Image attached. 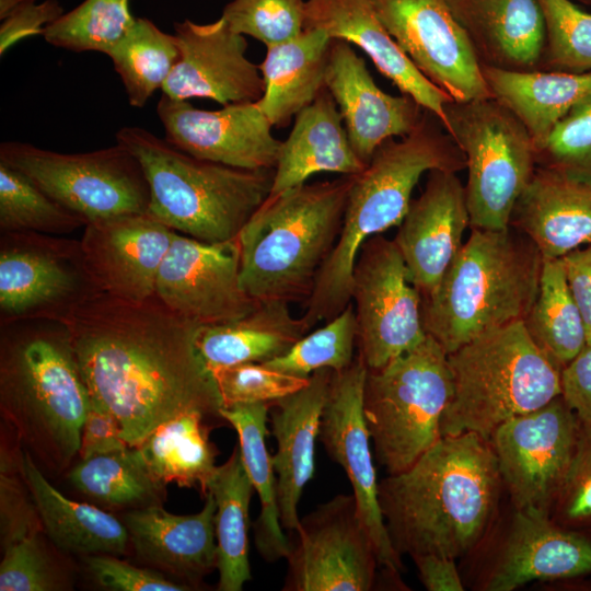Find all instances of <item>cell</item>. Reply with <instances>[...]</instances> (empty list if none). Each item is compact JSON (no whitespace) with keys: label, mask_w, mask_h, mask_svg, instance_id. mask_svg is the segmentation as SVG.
<instances>
[{"label":"cell","mask_w":591,"mask_h":591,"mask_svg":"<svg viewBox=\"0 0 591 591\" xmlns=\"http://www.w3.org/2000/svg\"><path fill=\"white\" fill-rule=\"evenodd\" d=\"M304 3L305 0H230L221 18L233 32L269 47L304 31Z\"/></svg>","instance_id":"cell-47"},{"label":"cell","mask_w":591,"mask_h":591,"mask_svg":"<svg viewBox=\"0 0 591 591\" xmlns=\"http://www.w3.org/2000/svg\"><path fill=\"white\" fill-rule=\"evenodd\" d=\"M502 486L489 440L475 432L442 436L410 467L379 482L394 549L410 558L472 552L489 531Z\"/></svg>","instance_id":"cell-2"},{"label":"cell","mask_w":591,"mask_h":591,"mask_svg":"<svg viewBox=\"0 0 591 591\" xmlns=\"http://www.w3.org/2000/svg\"><path fill=\"white\" fill-rule=\"evenodd\" d=\"M69 479L81 494L113 509L161 505L165 489L147 471L134 447L80 460Z\"/></svg>","instance_id":"cell-39"},{"label":"cell","mask_w":591,"mask_h":591,"mask_svg":"<svg viewBox=\"0 0 591 591\" xmlns=\"http://www.w3.org/2000/svg\"><path fill=\"white\" fill-rule=\"evenodd\" d=\"M536 166L591 183V96L571 108L535 148Z\"/></svg>","instance_id":"cell-46"},{"label":"cell","mask_w":591,"mask_h":591,"mask_svg":"<svg viewBox=\"0 0 591 591\" xmlns=\"http://www.w3.org/2000/svg\"><path fill=\"white\" fill-rule=\"evenodd\" d=\"M583 4H588V5H591V0H577Z\"/></svg>","instance_id":"cell-58"},{"label":"cell","mask_w":591,"mask_h":591,"mask_svg":"<svg viewBox=\"0 0 591 591\" xmlns=\"http://www.w3.org/2000/svg\"><path fill=\"white\" fill-rule=\"evenodd\" d=\"M230 1V0H229Z\"/></svg>","instance_id":"cell-59"},{"label":"cell","mask_w":591,"mask_h":591,"mask_svg":"<svg viewBox=\"0 0 591 591\" xmlns=\"http://www.w3.org/2000/svg\"><path fill=\"white\" fill-rule=\"evenodd\" d=\"M304 30H322L332 39L357 46L403 94L443 124L452 99L426 78L382 24L372 0H305Z\"/></svg>","instance_id":"cell-26"},{"label":"cell","mask_w":591,"mask_h":591,"mask_svg":"<svg viewBox=\"0 0 591 591\" xmlns=\"http://www.w3.org/2000/svg\"><path fill=\"white\" fill-rule=\"evenodd\" d=\"M334 371L320 369L306 386L268 403L276 452L271 455L277 478L280 523L296 531L300 523L298 503L315 471V443Z\"/></svg>","instance_id":"cell-27"},{"label":"cell","mask_w":591,"mask_h":591,"mask_svg":"<svg viewBox=\"0 0 591 591\" xmlns=\"http://www.w3.org/2000/svg\"><path fill=\"white\" fill-rule=\"evenodd\" d=\"M364 167L351 147L337 104L325 88L296 115L281 144L270 195L302 185L317 173L355 175Z\"/></svg>","instance_id":"cell-30"},{"label":"cell","mask_w":591,"mask_h":591,"mask_svg":"<svg viewBox=\"0 0 591 591\" xmlns=\"http://www.w3.org/2000/svg\"><path fill=\"white\" fill-rule=\"evenodd\" d=\"M560 258L568 286L583 317L587 344H591V243Z\"/></svg>","instance_id":"cell-55"},{"label":"cell","mask_w":591,"mask_h":591,"mask_svg":"<svg viewBox=\"0 0 591 591\" xmlns=\"http://www.w3.org/2000/svg\"><path fill=\"white\" fill-rule=\"evenodd\" d=\"M100 292L80 241L37 232H3L0 241L1 325L56 321Z\"/></svg>","instance_id":"cell-12"},{"label":"cell","mask_w":591,"mask_h":591,"mask_svg":"<svg viewBox=\"0 0 591 591\" xmlns=\"http://www.w3.org/2000/svg\"><path fill=\"white\" fill-rule=\"evenodd\" d=\"M0 455L1 542L5 545L32 532L44 531L26 485L22 466V445L15 436L2 438Z\"/></svg>","instance_id":"cell-49"},{"label":"cell","mask_w":591,"mask_h":591,"mask_svg":"<svg viewBox=\"0 0 591 591\" xmlns=\"http://www.w3.org/2000/svg\"><path fill=\"white\" fill-rule=\"evenodd\" d=\"M63 14L57 0H26L18 5L0 26V55L3 56L13 45L26 37L43 34L45 27Z\"/></svg>","instance_id":"cell-52"},{"label":"cell","mask_w":591,"mask_h":591,"mask_svg":"<svg viewBox=\"0 0 591 591\" xmlns=\"http://www.w3.org/2000/svg\"><path fill=\"white\" fill-rule=\"evenodd\" d=\"M115 139L142 167L148 213L178 233L208 243L233 240L270 195L275 169L197 159L140 127H123Z\"/></svg>","instance_id":"cell-6"},{"label":"cell","mask_w":591,"mask_h":591,"mask_svg":"<svg viewBox=\"0 0 591 591\" xmlns=\"http://www.w3.org/2000/svg\"><path fill=\"white\" fill-rule=\"evenodd\" d=\"M42 532L3 545L1 591H61L72 586L70 572L48 548Z\"/></svg>","instance_id":"cell-45"},{"label":"cell","mask_w":591,"mask_h":591,"mask_svg":"<svg viewBox=\"0 0 591 591\" xmlns=\"http://www.w3.org/2000/svg\"><path fill=\"white\" fill-rule=\"evenodd\" d=\"M470 225L465 187L454 172L432 170L412 199L394 242L408 279L421 297L432 293L455 259Z\"/></svg>","instance_id":"cell-22"},{"label":"cell","mask_w":591,"mask_h":591,"mask_svg":"<svg viewBox=\"0 0 591 591\" xmlns=\"http://www.w3.org/2000/svg\"><path fill=\"white\" fill-rule=\"evenodd\" d=\"M309 332L302 317L292 315L288 302L260 301L242 317L199 326L196 348L211 371L278 358Z\"/></svg>","instance_id":"cell-32"},{"label":"cell","mask_w":591,"mask_h":591,"mask_svg":"<svg viewBox=\"0 0 591 591\" xmlns=\"http://www.w3.org/2000/svg\"><path fill=\"white\" fill-rule=\"evenodd\" d=\"M412 559L417 568L419 580L427 590H464L455 559L437 555H422Z\"/></svg>","instance_id":"cell-56"},{"label":"cell","mask_w":591,"mask_h":591,"mask_svg":"<svg viewBox=\"0 0 591 591\" xmlns=\"http://www.w3.org/2000/svg\"><path fill=\"white\" fill-rule=\"evenodd\" d=\"M164 139L197 159L244 170L276 167L282 141L257 102L232 103L216 111L163 94L157 105Z\"/></svg>","instance_id":"cell-19"},{"label":"cell","mask_w":591,"mask_h":591,"mask_svg":"<svg viewBox=\"0 0 591 591\" xmlns=\"http://www.w3.org/2000/svg\"><path fill=\"white\" fill-rule=\"evenodd\" d=\"M286 557L283 591H369L379 558L352 494L337 495L300 518Z\"/></svg>","instance_id":"cell-15"},{"label":"cell","mask_w":591,"mask_h":591,"mask_svg":"<svg viewBox=\"0 0 591 591\" xmlns=\"http://www.w3.org/2000/svg\"><path fill=\"white\" fill-rule=\"evenodd\" d=\"M452 393L442 436L475 432L489 440L503 422L561 394L560 372L529 336L523 322L487 331L448 354Z\"/></svg>","instance_id":"cell-7"},{"label":"cell","mask_w":591,"mask_h":591,"mask_svg":"<svg viewBox=\"0 0 591 591\" xmlns=\"http://www.w3.org/2000/svg\"><path fill=\"white\" fill-rule=\"evenodd\" d=\"M482 72L491 96L520 119L535 148L571 108L591 96V71H511L482 66Z\"/></svg>","instance_id":"cell-34"},{"label":"cell","mask_w":591,"mask_h":591,"mask_svg":"<svg viewBox=\"0 0 591 591\" xmlns=\"http://www.w3.org/2000/svg\"><path fill=\"white\" fill-rule=\"evenodd\" d=\"M325 88L337 104L351 147L366 165L383 142L409 134L425 112L413 97L381 90L363 58L341 39L332 40Z\"/></svg>","instance_id":"cell-23"},{"label":"cell","mask_w":591,"mask_h":591,"mask_svg":"<svg viewBox=\"0 0 591 591\" xmlns=\"http://www.w3.org/2000/svg\"><path fill=\"white\" fill-rule=\"evenodd\" d=\"M176 231L147 213L86 223L81 250L101 292L130 301L155 296L157 277Z\"/></svg>","instance_id":"cell-21"},{"label":"cell","mask_w":591,"mask_h":591,"mask_svg":"<svg viewBox=\"0 0 591 591\" xmlns=\"http://www.w3.org/2000/svg\"><path fill=\"white\" fill-rule=\"evenodd\" d=\"M56 322L69 334L91 399L116 419L129 447L183 413L223 419L212 373L196 348L200 325L157 296L130 301L100 291Z\"/></svg>","instance_id":"cell-1"},{"label":"cell","mask_w":591,"mask_h":591,"mask_svg":"<svg viewBox=\"0 0 591 591\" xmlns=\"http://www.w3.org/2000/svg\"><path fill=\"white\" fill-rule=\"evenodd\" d=\"M357 348L370 370L384 367L427 336L421 296L408 279L394 240L376 234L361 246L352 271Z\"/></svg>","instance_id":"cell-13"},{"label":"cell","mask_w":591,"mask_h":591,"mask_svg":"<svg viewBox=\"0 0 591 591\" xmlns=\"http://www.w3.org/2000/svg\"><path fill=\"white\" fill-rule=\"evenodd\" d=\"M545 42L537 70L568 73L591 71V13L570 0H538Z\"/></svg>","instance_id":"cell-44"},{"label":"cell","mask_w":591,"mask_h":591,"mask_svg":"<svg viewBox=\"0 0 591 591\" xmlns=\"http://www.w3.org/2000/svg\"><path fill=\"white\" fill-rule=\"evenodd\" d=\"M523 325L538 349L560 369L587 345L583 317L561 258L543 260L538 292Z\"/></svg>","instance_id":"cell-38"},{"label":"cell","mask_w":591,"mask_h":591,"mask_svg":"<svg viewBox=\"0 0 591 591\" xmlns=\"http://www.w3.org/2000/svg\"><path fill=\"white\" fill-rule=\"evenodd\" d=\"M332 40L322 30H304L267 47L259 65L265 88L257 104L273 127L287 126L325 89Z\"/></svg>","instance_id":"cell-33"},{"label":"cell","mask_w":591,"mask_h":591,"mask_svg":"<svg viewBox=\"0 0 591 591\" xmlns=\"http://www.w3.org/2000/svg\"><path fill=\"white\" fill-rule=\"evenodd\" d=\"M174 34L160 30L146 18L135 23L106 55L119 76L128 103L141 108L162 89L178 59Z\"/></svg>","instance_id":"cell-40"},{"label":"cell","mask_w":591,"mask_h":591,"mask_svg":"<svg viewBox=\"0 0 591 591\" xmlns=\"http://www.w3.org/2000/svg\"><path fill=\"white\" fill-rule=\"evenodd\" d=\"M357 321L352 302L326 324L305 334L288 352L263 362L274 370L309 378L313 372L328 368L341 371L355 359Z\"/></svg>","instance_id":"cell-43"},{"label":"cell","mask_w":591,"mask_h":591,"mask_svg":"<svg viewBox=\"0 0 591 591\" xmlns=\"http://www.w3.org/2000/svg\"><path fill=\"white\" fill-rule=\"evenodd\" d=\"M480 66L537 70L545 42L538 0H447Z\"/></svg>","instance_id":"cell-28"},{"label":"cell","mask_w":591,"mask_h":591,"mask_svg":"<svg viewBox=\"0 0 591 591\" xmlns=\"http://www.w3.org/2000/svg\"><path fill=\"white\" fill-rule=\"evenodd\" d=\"M356 175V174H355ZM355 175L269 195L237 235L245 292L260 301H305L340 233Z\"/></svg>","instance_id":"cell-5"},{"label":"cell","mask_w":591,"mask_h":591,"mask_svg":"<svg viewBox=\"0 0 591 591\" xmlns=\"http://www.w3.org/2000/svg\"><path fill=\"white\" fill-rule=\"evenodd\" d=\"M591 573V536L560 528L548 517L514 509L483 590L512 591L529 582Z\"/></svg>","instance_id":"cell-24"},{"label":"cell","mask_w":591,"mask_h":591,"mask_svg":"<svg viewBox=\"0 0 591 591\" xmlns=\"http://www.w3.org/2000/svg\"><path fill=\"white\" fill-rule=\"evenodd\" d=\"M220 414L237 432L244 467L259 497L260 511L253 524L256 549L267 563L286 558L290 541L280 523L277 478L271 455L266 447L268 404L222 407Z\"/></svg>","instance_id":"cell-36"},{"label":"cell","mask_w":591,"mask_h":591,"mask_svg":"<svg viewBox=\"0 0 591 591\" xmlns=\"http://www.w3.org/2000/svg\"><path fill=\"white\" fill-rule=\"evenodd\" d=\"M579 424L560 394L493 432L489 441L514 509L549 518L575 452Z\"/></svg>","instance_id":"cell-14"},{"label":"cell","mask_w":591,"mask_h":591,"mask_svg":"<svg viewBox=\"0 0 591 591\" xmlns=\"http://www.w3.org/2000/svg\"><path fill=\"white\" fill-rule=\"evenodd\" d=\"M26 0H0V20H3L10 14L18 5Z\"/></svg>","instance_id":"cell-57"},{"label":"cell","mask_w":591,"mask_h":591,"mask_svg":"<svg viewBox=\"0 0 591 591\" xmlns=\"http://www.w3.org/2000/svg\"><path fill=\"white\" fill-rule=\"evenodd\" d=\"M367 373L368 367L359 354L348 368L334 371L318 439L351 484L361 519L375 545L380 567L390 576L398 577L404 565L390 541L381 512L374 455L363 413Z\"/></svg>","instance_id":"cell-17"},{"label":"cell","mask_w":591,"mask_h":591,"mask_svg":"<svg viewBox=\"0 0 591 591\" xmlns=\"http://www.w3.org/2000/svg\"><path fill=\"white\" fill-rule=\"evenodd\" d=\"M208 491L216 501L218 590L241 591L252 579L247 534L254 487L244 467L239 445L222 465L217 466Z\"/></svg>","instance_id":"cell-37"},{"label":"cell","mask_w":591,"mask_h":591,"mask_svg":"<svg viewBox=\"0 0 591 591\" xmlns=\"http://www.w3.org/2000/svg\"><path fill=\"white\" fill-rule=\"evenodd\" d=\"M91 577L102 587L116 591H187L190 588L167 579L149 567H138L109 554L82 557Z\"/></svg>","instance_id":"cell-51"},{"label":"cell","mask_w":591,"mask_h":591,"mask_svg":"<svg viewBox=\"0 0 591 591\" xmlns=\"http://www.w3.org/2000/svg\"><path fill=\"white\" fill-rule=\"evenodd\" d=\"M128 448L116 419L91 399L81 430L80 460Z\"/></svg>","instance_id":"cell-53"},{"label":"cell","mask_w":591,"mask_h":591,"mask_svg":"<svg viewBox=\"0 0 591 591\" xmlns=\"http://www.w3.org/2000/svg\"><path fill=\"white\" fill-rule=\"evenodd\" d=\"M222 407L270 403L308 385L309 378L283 373L264 363L245 362L211 370Z\"/></svg>","instance_id":"cell-48"},{"label":"cell","mask_w":591,"mask_h":591,"mask_svg":"<svg viewBox=\"0 0 591 591\" xmlns=\"http://www.w3.org/2000/svg\"><path fill=\"white\" fill-rule=\"evenodd\" d=\"M21 466L44 532L59 549L82 557L126 553L130 538L123 520L93 505L63 496L23 447Z\"/></svg>","instance_id":"cell-31"},{"label":"cell","mask_w":591,"mask_h":591,"mask_svg":"<svg viewBox=\"0 0 591 591\" xmlns=\"http://www.w3.org/2000/svg\"><path fill=\"white\" fill-rule=\"evenodd\" d=\"M387 33L453 101L493 97L470 39L447 0H372Z\"/></svg>","instance_id":"cell-16"},{"label":"cell","mask_w":591,"mask_h":591,"mask_svg":"<svg viewBox=\"0 0 591 591\" xmlns=\"http://www.w3.org/2000/svg\"><path fill=\"white\" fill-rule=\"evenodd\" d=\"M211 420L201 412L183 413L155 428L134 447L150 475L161 485L198 488L205 497L217 466L209 440Z\"/></svg>","instance_id":"cell-35"},{"label":"cell","mask_w":591,"mask_h":591,"mask_svg":"<svg viewBox=\"0 0 591 591\" xmlns=\"http://www.w3.org/2000/svg\"><path fill=\"white\" fill-rule=\"evenodd\" d=\"M21 322L2 328L1 416L35 462L59 474L79 454L91 396L65 326Z\"/></svg>","instance_id":"cell-3"},{"label":"cell","mask_w":591,"mask_h":591,"mask_svg":"<svg viewBox=\"0 0 591 591\" xmlns=\"http://www.w3.org/2000/svg\"><path fill=\"white\" fill-rule=\"evenodd\" d=\"M549 519L560 528L591 536V426L579 424L575 452Z\"/></svg>","instance_id":"cell-50"},{"label":"cell","mask_w":591,"mask_h":591,"mask_svg":"<svg viewBox=\"0 0 591 591\" xmlns=\"http://www.w3.org/2000/svg\"><path fill=\"white\" fill-rule=\"evenodd\" d=\"M204 498L194 514H174L155 503L130 509L121 519L140 563L190 589L218 564L216 501L210 491Z\"/></svg>","instance_id":"cell-25"},{"label":"cell","mask_w":591,"mask_h":591,"mask_svg":"<svg viewBox=\"0 0 591 591\" xmlns=\"http://www.w3.org/2000/svg\"><path fill=\"white\" fill-rule=\"evenodd\" d=\"M129 0H84L45 27V40L74 53H106L135 23Z\"/></svg>","instance_id":"cell-42"},{"label":"cell","mask_w":591,"mask_h":591,"mask_svg":"<svg viewBox=\"0 0 591 591\" xmlns=\"http://www.w3.org/2000/svg\"><path fill=\"white\" fill-rule=\"evenodd\" d=\"M561 396L580 422L591 426V344L560 372Z\"/></svg>","instance_id":"cell-54"},{"label":"cell","mask_w":591,"mask_h":591,"mask_svg":"<svg viewBox=\"0 0 591 591\" xmlns=\"http://www.w3.org/2000/svg\"><path fill=\"white\" fill-rule=\"evenodd\" d=\"M452 393L448 354L431 336L380 369H368L363 413L374 459L387 475L410 467L440 438Z\"/></svg>","instance_id":"cell-9"},{"label":"cell","mask_w":591,"mask_h":591,"mask_svg":"<svg viewBox=\"0 0 591 591\" xmlns=\"http://www.w3.org/2000/svg\"><path fill=\"white\" fill-rule=\"evenodd\" d=\"M155 296L200 326L236 320L258 303L241 283L237 237L208 243L178 232L159 269Z\"/></svg>","instance_id":"cell-18"},{"label":"cell","mask_w":591,"mask_h":591,"mask_svg":"<svg viewBox=\"0 0 591 591\" xmlns=\"http://www.w3.org/2000/svg\"><path fill=\"white\" fill-rule=\"evenodd\" d=\"M86 222L57 202L23 173L0 162V230L66 234Z\"/></svg>","instance_id":"cell-41"},{"label":"cell","mask_w":591,"mask_h":591,"mask_svg":"<svg viewBox=\"0 0 591 591\" xmlns=\"http://www.w3.org/2000/svg\"><path fill=\"white\" fill-rule=\"evenodd\" d=\"M510 225L535 244L543 259L590 244L591 183L536 167L514 205Z\"/></svg>","instance_id":"cell-29"},{"label":"cell","mask_w":591,"mask_h":591,"mask_svg":"<svg viewBox=\"0 0 591 591\" xmlns=\"http://www.w3.org/2000/svg\"><path fill=\"white\" fill-rule=\"evenodd\" d=\"M0 162L26 175L86 223L147 213L150 192L139 161L124 146L61 153L31 143L0 144Z\"/></svg>","instance_id":"cell-11"},{"label":"cell","mask_w":591,"mask_h":591,"mask_svg":"<svg viewBox=\"0 0 591 591\" xmlns=\"http://www.w3.org/2000/svg\"><path fill=\"white\" fill-rule=\"evenodd\" d=\"M178 59L162 86L174 100L205 97L222 105L257 102L264 93L259 65L246 57L244 35L220 16L210 23H174Z\"/></svg>","instance_id":"cell-20"},{"label":"cell","mask_w":591,"mask_h":591,"mask_svg":"<svg viewBox=\"0 0 591 591\" xmlns=\"http://www.w3.org/2000/svg\"><path fill=\"white\" fill-rule=\"evenodd\" d=\"M543 260L511 225L472 228L437 289L421 297L426 334L451 354L487 331L523 322L538 292Z\"/></svg>","instance_id":"cell-4"},{"label":"cell","mask_w":591,"mask_h":591,"mask_svg":"<svg viewBox=\"0 0 591 591\" xmlns=\"http://www.w3.org/2000/svg\"><path fill=\"white\" fill-rule=\"evenodd\" d=\"M465 167V155L457 143L440 119L425 109L409 134L383 142L355 175L340 233L318 271V281L336 292L350 290L362 244L399 225L421 175L432 170L457 173Z\"/></svg>","instance_id":"cell-8"},{"label":"cell","mask_w":591,"mask_h":591,"mask_svg":"<svg viewBox=\"0 0 591 591\" xmlns=\"http://www.w3.org/2000/svg\"><path fill=\"white\" fill-rule=\"evenodd\" d=\"M447 131L465 155L470 227L503 230L536 170L525 126L494 97L445 105Z\"/></svg>","instance_id":"cell-10"}]
</instances>
